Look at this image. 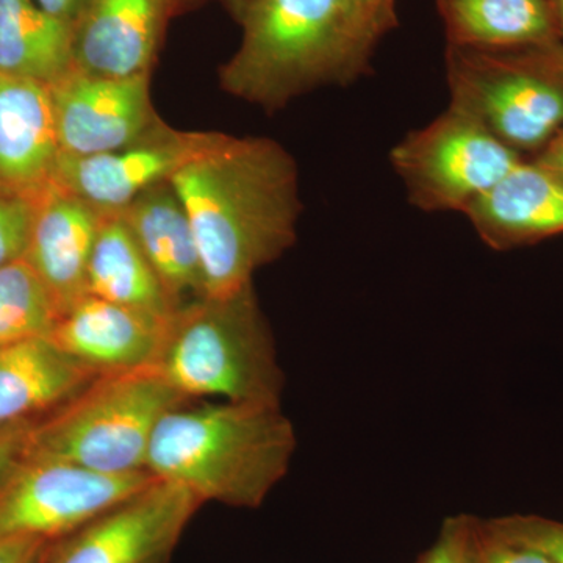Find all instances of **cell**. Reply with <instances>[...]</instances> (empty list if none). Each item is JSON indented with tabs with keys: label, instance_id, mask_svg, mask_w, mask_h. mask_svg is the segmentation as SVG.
<instances>
[{
	"label": "cell",
	"instance_id": "obj_35",
	"mask_svg": "<svg viewBox=\"0 0 563 563\" xmlns=\"http://www.w3.org/2000/svg\"><path fill=\"white\" fill-rule=\"evenodd\" d=\"M44 555V554H43ZM43 562V558H41V561L38 563Z\"/></svg>",
	"mask_w": 563,
	"mask_h": 563
},
{
	"label": "cell",
	"instance_id": "obj_15",
	"mask_svg": "<svg viewBox=\"0 0 563 563\" xmlns=\"http://www.w3.org/2000/svg\"><path fill=\"white\" fill-rule=\"evenodd\" d=\"M463 214L492 250L542 242L563 233V180L537 163L520 162Z\"/></svg>",
	"mask_w": 563,
	"mask_h": 563
},
{
	"label": "cell",
	"instance_id": "obj_9",
	"mask_svg": "<svg viewBox=\"0 0 563 563\" xmlns=\"http://www.w3.org/2000/svg\"><path fill=\"white\" fill-rule=\"evenodd\" d=\"M199 506L187 488L154 479L90 523L47 544L41 563H168Z\"/></svg>",
	"mask_w": 563,
	"mask_h": 563
},
{
	"label": "cell",
	"instance_id": "obj_22",
	"mask_svg": "<svg viewBox=\"0 0 563 563\" xmlns=\"http://www.w3.org/2000/svg\"><path fill=\"white\" fill-rule=\"evenodd\" d=\"M60 314L25 258L0 269V346L49 336Z\"/></svg>",
	"mask_w": 563,
	"mask_h": 563
},
{
	"label": "cell",
	"instance_id": "obj_17",
	"mask_svg": "<svg viewBox=\"0 0 563 563\" xmlns=\"http://www.w3.org/2000/svg\"><path fill=\"white\" fill-rule=\"evenodd\" d=\"M60 154L47 85L0 73V188L43 190Z\"/></svg>",
	"mask_w": 563,
	"mask_h": 563
},
{
	"label": "cell",
	"instance_id": "obj_1",
	"mask_svg": "<svg viewBox=\"0 0 563 563\" xmlns=\"http://www.w3.org/2000/svg\"><path fill=\"white\" fill-rule=\"evenodd\" d=\"M169 181L195 231L207 296L247 287L298 239V165L276 140L210 132Z\"/></svg>",
	"mask_w": 563,
	"mask_h": 563
},
{
	"label": "cell",
	"instance_id": "obj_24",
	"mask_svg": "<svg viewBox=\"0 0 563 563\" xmlns=\"http://www.w3.org/2000/svg\"><path fill=\"white\" fill-rule=\"evenodd\" d=\"M49 187V185H47ZM0 188V269L22 261L31 243L41 192Z\"/></svg>",
	"mask_w": 563,
	"mask_h": 563
},
{
	"label": "cell",
	"instance_id": "obj_12",
	"mask_svg": "<svg viewBox=\"0 0 563 563\" xmlns=\"http://www.w3.org/2000/svg\"><path fill=\"white\" fill-rule=\"evenodd\" d=\"M176 0H81L73 66L92 76H151Z\"/></svg>",
	"mask_w": 563,
	"mask_h": 563
},
{
	"label": "cell",
	"instance_id": "obj_8",
	"mask_svg": "<svg viewBox=\"0 0 563 563\" xmlns=\"http://www.w3.org/2000/svg\"><path fill=\"white\" fill-rule=\"evenodd\" d=\"M154 479L147 473L114 476L57 459L25 455L0 487V539L55 542Z\"/></svg>",
	"mask_w": 563,
	"mask_h": 563
},
{
	"label": "cell",
	"instance_id": "obj_32",
	"mask_svg": "<svg viewBox=\"0 0 563 563\" xmlns=\"http://www.w3.org/2000/svg\"><path fill=\"white\" fill-rule=\"evenodd\" d=\"M548 9L553 16L555 31H558L559 40L563 44V0H547Z\"/></svg>",
	"mask_w": 563,
	"mask_h": 563
},
{
	"label": "cell",
	"instance_id": "obj_16",
	"mask_svg": "<svg viewBox=\"0 0 563 563\" xmlns=\"http://www.w3.org/2000/svg\"><path fill=\"white\" fill-rule=\"evenodd\" d=\"M120 213L161 279L176 312L206 298V277L198 242L172 181H162L141 192Z\"/></svg>",
	"mask_w": 563,
	"mask_h": 563
},
{
	"label": "cell",
	"instance_id": "obj_30",
	"mask_svg": "<svg viewBox=\"0 0 563 563\" xmlns=\"http://www.w3.org/2000/svg\"><path fill=\"white\" fill-rule=\"evenodd\" d=\"M532 162L563 180V128L548 141L547 146L537 154Z\"/></svg>",
	"mask_w": 563,
	"mask_h": 563
},
{
	"label": "cell",
	"instance_id": "obj_18",
	"mask_svg": "<svg viewBox=\"0 0 563 563\" xmlns=\"http://www.w3.org/2000/svg\"><path fill=\"white\" fill-rule=\"evenodd\" d=\"M96 377L47 336L0 346V428L58 409Z\"/></svg>",
	"mask_w": 563,
	"mask_h": 563
},
{
	"label": "cell",
	"instance_id": "obj_28",
	"mask_svg": "<svg viewBox=\"0 0 563 563\" xmlns=\"http://www.w3.org/2000/svg\"><path fill=\"white\" fill-rule=\"evenodd\" d=\"M32 420H21L0 428V487L24 461L33 429Z\"/></svg>",
	"mask_w": 563,
	"mask_h": 563
},
{
	"label": "cell",
	"instance_id": "obj_3",
	"mask_svg": "<svg viewBox=\"0 0 563 563\" xmlns=\"http://www.w3.org/2000/svg\"><path fill=\"white\" fill-rule=\"evenodd\" d=\"M154 369L188 401L279 406L284 374L254 285L177 310Z\"/></svg>",
	"mask_w": 563,
	"mask_h": 563
},
{
	"label": "cell",
	"instance_id": "obj_5",
	"mask_svg": "<svg viewBox=\"0 0 563 563\" xmlns=\"http://www.w3.org/2000/svg\"><path fill=\"white\" fill-rule=\"evenodd\" d=\"M187 401L154 368L103 374L58 407L57 413L33 424L25 455L114 476L147 473L158 422Z\"/></svg>",
	"mask_w": 563,
	"mask_h": 563
},
{
	"label": "cell",
	"instance_id": "obj_10",
	"mask_svg": "<svg viewBox=\"0 0 563 563\" xmlns=\"http://www.w3.org/2000/svg\"><path fill=\"white\" fill-rule=\"evenodd\" d=\"M47 88L62 154L121 150L162 120L152 106L151 76L117 79L73 66Z\"/></svg>",
	"mask_w": 563,
	"mask_h": 563
},
{
	"label": "cell",
	"instance_id": "obj_20",
	"mask_svg": "<svg viewBox=\"0 0 563 563\" xmlns=\"http://www.w3.org/2000/svg\"><path fill=\"white\" fill-rule=\"evenodd\" d=\"M87 292L163 321L172 320L176 313L120 211L106 214L96 236L88 265Z\"/></svg>",
	"mask_w": 563,
	"mask_h": 563
},
{
	"label": "cell",
	"instance_id": "obj_34",
	"mask_svg": "<svg viewBox=\"0 0 563 563\" xmlns=\"http://www.w3.org/2000/svg\"><path fill=\"white\" fill-rule=\"evenodd\" d=\"M195 2V0H176L177 9H185V7L188 5V3Z\"/></svg>",
	"mask_w": 563,
	"mask_h": 563
},
{
	"label": "cell",
	"instance_id": "obj_19",
	"mask_svg": "<svg viewBox=\"0 0 563 563\" xmlns=\"http://www.w3.org/2000/svg\"><path fill=\"white\" fill-rule=\"evenodd\" d=\"M448 46L525 49L561 43L547 0H435Z\"/></svg>",
	"mask_w": 563,
	"mask_h": 563
},
{
	"label": "cell",
	"instance_id": "obj_7",
	"mask_svg": "<svg viewBox=\"0 0 563 563\" xmlns=\"http://www.w3.org/2000/svg\"><path fill=\"white\" fill-rule=\"evenodd\" d=\"M523 161L479 121L451 106L390 152L410 203L428 213H465Z\"/></svg>",
	"mask_w": 563,
	"mask_h": 563
},
{
	"label": "cell",
	"instance_id": "obj_26",
	"mask_svg": "<svg viewBox=\"0 0 563 563\" xmlns=\"http://www.w3.org/2000/svg\"><path fill=\"white\" fill-rule=\"evenodd\" d=\"M476 518L468 515L448 518L431 550L417 563H473Z\"/></svg>",
	"mask_w": 563,
	"mask_h": 563
},
{
	"label": "cell",
	"instance_id": "obj_11",
	"mask_svg": "<svg viewBox=\"0 0 563 563\" xmlns=\"http://www.w3.org/2000/svg\"><path fill=\"white\" fill-rule=\"evenodd\" d=\"M210 132L179 131L161 120L135 143L95 155L60 154L52 184L102 211H121L172 179Z\"/></svg>",
	"mask_w": 563,
	"mask_h": 563
},
{
	"label": "cell",
	"instance_id": "obj_6",
	"mask_svg": "<svg viewBox=\"0 0 563 563\" xmlns=\"http://www.w3.org/2000/svg\"><path fill=\"white\" fill-rule=\"evenodd\" d=\"M450 106L507 147L537 152L563 128V44L477 51L446 46Z\"/></svg>",
	"mask_w": 563,
	"mask_h": 563
},
{
	"label": "cell",
	"instance_id": "obj_31",
	"mask_svg": "<svg viewBox=\"0 0 563 563\" xmlns=\"http://www.w3.org/2000/svg\"><path fill=\"white\" fill-rule=\"evenodd\" d=\"M36 2L54 16L73 24L74 18L80 9L81 0H36Z\"/></svg>",
	"mask_w": 563,
	"mask_h": 563
},
{
	"label": "cell",
	"instance_id": "obj_27",
	"mask_svg": "<svg viewBox=\"0 0 563 563\" xmlns=\"http://www.w3.org/2000/svg\"><path fill=\"white\" fill-rule=\"evenodd\" d=\"M473 563H553L550 559L521 544L509 542L477 520Z\"/></svg>",
	"mask_w": 563,
	"mask_h": 563
},
{
	"label": "cell",
	"instance_id": "obj_25",
	"mask_svg": "<svg viewBox=\"0 0 563 563\" xmlns=\"http://www.w3.org/2000/svg\"><path fill=\"white\" fill-rule=\"evenodd\" d=\"M485 523L503 539L537 551L553 563H563V521L539 515H509Z\"/></svg>",
	"mask_w": 563,
	"mask_h": 563
},
{
	"label": "cell",
	"instance_id": "obj_29",
	"mask_svg": "<svg viewBox=\"0 0 563 563\" xmlns=\"http://www.w3.org/2000/svg\"><path fill=\"white\" fill-rule=\"evenodd\" d=\"M49 542L27 537L0 539V563H38Z\"/></svg>",
	"mask_w": 563,
	"mask_h": 563
},
{
	"label": "cell",
	"instance_id": "obj_23",
	"mask_svg": "<svg viewBox=\"0 0 563 563\" xmlns=\"http://www.w3.org/2000/svg\"><path fill=\"white\" fill-rule=\"evenodd\" d=\"M396 0H342L336 85L368 73L380 41L398 27Z\"/></svg>",
	"mask_w": 563,
	"mask_h": 563
},
{
	"label": "cell",
	"instance_id": "obj_14",
	"mask_svg": "<svg viewBox=\"0 0 563 563\" xmlns=\"http://www.w3.org/2000/svg\"><path fill=\"white\" fill-rule=\"evenodd\" d=\"M51 184L41 192L25 261L51 291L60 313L87 292L96 236L106 214Z\"/></svg>",
	"mask_w": 563,
	"mask_h": 563
},
{
	"label": "cell",
	"instance_id": "obj_33",
	"mask_svg": "<svg viewBox=\"0 0 563 563\" xmlns=\"http://www.w3.org/2000/svg\"><path fill=\"white\" fill-rule=\"evenodd\" d=\"M222 7L232 14L233 20H239L243 10L252 2V0H220Z\"/></svg>",
	"mask_w": 563,
	"mask_h": 563
},
{
	"label": "cell",
	"instance_id": "obj_13",
	"mask_svg": "<svg viewBox=\"0 0 563 563\" xmlns=\"http://www.w3.org/2000/svg\"><path fill=\"white\" fill-rule=\"evenodd\" d=\"M169 321L85 295L60 314L47 339L98 376L140 372L161 357Z\"/></svg>",
	"mask_w": 563,
	"mask_h": 563
},
{
	"label": "cell",
	"instance_id": "obj_2",
	"mask_svg": "<svg viewBox=\"0 0 563 563\" xmlns=\"http://www.w3.org/2000/svg\"><path fill=\"white\" fill-rule=\"evenodd\" d=\"M295 448V429L279 406L187 401L158 422L146 472L201 504L254 509L284 479Z\"/></svg>",
	"mask_w": 563,
	"mask_h": 563
},
{
	"label": "cell",
	"instance_id": "obj_4",
	"mask_svg": "<svg viewBox=\"0 0 563 563\" xmlns=\"http://www.w3.org/2000/svg\"><path fill=\"white\" fill-rule=\"evenodd\" d=\"M342 0H252L240 14L242 41L220 68L222 90L279 111L336 85Z\"/></svg>",
	"mask_w": 563,
	"mask_h": 563
},
{
	"label": "cell",
	"instance_id": "obj_21",
	"mask_svg": "<svg viewBox=\"0 0 563 563\" xmlns=\"http://www.w3.org/2000/svg\"><path fill=\"white\" fill-rule=\"evenodd\" d=\"M73 68V24L36 0H0V73L49 85Z\"/></svg>",
	"mask_w": 563,
	"mask_h": 563
}]
</instances>
